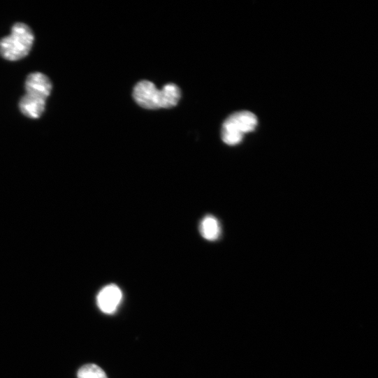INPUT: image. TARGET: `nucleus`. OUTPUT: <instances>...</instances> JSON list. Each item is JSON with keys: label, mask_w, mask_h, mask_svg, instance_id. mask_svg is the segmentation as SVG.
<instances>
[{"label": "nucleus", "mask_w": 378, "mask_h": 378, "mask_svg": "<svg viewBox=\"0 0 378 378\" xmlns=\"http://www.w3.org/2000/svg\"><path fill=\"white\" fill-rule=\"evenodd\" d=\"M78 378H108L106 372L96 364H86L78 370Z\"/></svg>", "instance_id": "8"}, {"label": "nucleus", "mask_w": 378, "mask_h": 378, "mask_svg": "<svg viewBox=\"0 0 378 378\" xmlns=\"http://www.w3.org/2000/svg\"><path fill=\"white\" fill-rule=\"evenodd\" d=\"M35 36L26 24L17 23L11 34L0 40V56L9 61H18L27 57L34 43Z\"/></svg>", "instance_id": "2"}, {"label": "nucleus", "mask_w": 378, "mask_h": 378, "mask_svg": "<svg viewBox=\"0 0 378 378\" xmlns=\"http://www.w3.org/2000/svg\"><path fill=\"white\" fill-rule=\"evenodd\" d=\"M200 232L207 240H217L221 235V226L217 219L211 215L204 217L200 224Z\"/></svg>", "instance_id": "7"}, {"label": "nucleus", "mask_w": 378, "mask_h": 378, "mask_svg": "<svg viewBox=\"0 0 378 378\" xmlns=\"http://www.w3.org/2000/svg\"><path fill=\"white\" fill-rule=\"evenodd\" d=\"M257 124V118L253 113L247 111L235 112L228 117L223 124L222 140L228 145H237L242 142L245 133L255 130Z\"/></svg>", "instance_id": "3"}, {"label": "nucleus", "mask_w": 378, "mask_h": 378, "mask_svg": "<svg viewBox=\"0 0 378 378\" xmlns=\"http://www.w3.org/2000/svg\"><path fill=\"white\" fill-rule=\"evenodd\" d=\"M46 101L26 94L20 102L22 113L30 119H39L45 112Z\"/></svg>", "instance_id": "6"}, {"label": "nucleus", "mask_w": 378, "mask_h": 378, "mask_svg": "<svg viewBox=\"0 0 378 378\" xmlns=\"http://www.w3.org/2000/svg\"><path fill=\"white\" fill-rule=\"evenodd\" d=\"M123 294L121 289L115 284L105 286L97 296L99 309L106 314H112L118 309Z\"/></svg>", "instance_id": "5"}, {"label": "nucleus", "mask_w": 378, "mask_h": 378, "mask_svg": "<svg viewBox=\"0 0 378 378\" xmlns=\"http://www.w3.org/2000/svg\"><path fill=\"white\" fill-rule=\"evenodd\" d=\"M27 94L47 100L53 89L50 79L43 73H31L25 83Z\"/></svg>", "instance_id": "4"}, {"label": "nucleus", "mask_w": 378, "mask_h": 378, "mask_svg": "<svg viewBox=\"0 0 378 378\" xmlns=\"http://www.w3.org/2000/svg\"><path fill=\"white\" fill-rule=\"evenodd\" d=\"M133 96L136 102L145 109H168L177 105L181 92L174 84L166 85L159 90L152 82L142 81L135 87Z\"/></svg>", "instance_id": "1"}]
</instances>
